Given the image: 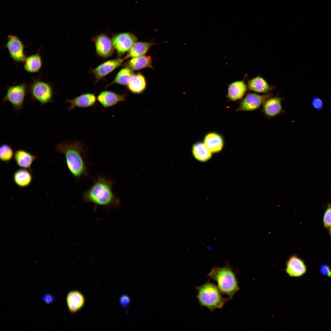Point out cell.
I'll list each match as a JSON object with an SVG mask.
<instances>
[{
  "label": "cell",
  "instance_id": "obj_1",
  "mask_svg": "<svg viewBox=\"0 0 331 331\" xmlns=\"http://www.w3.org/2000/svg\"><path fill=\"white\" fill-rule=\"evenodd\" d=\"M87 150L83 143L77 140L59 143L55 147L57 152L64 155L70 172L77 180L88 176L85 160Z\"/></svg>",
  "mask_w": 331,
  "mask_h": 331
},
{
  "label": "cell",
  "instance_id": "obj_2",
  "mask_svg": "<svg viewBox=\"0 0 331 331\" xmlns=\"http://www.w3.org/2000/svg\"><path fill=\"white\" fill-rule=\"evenodd\" d=\"M114 181L105 177L98 175L94 179L91 186L83 194L84 200L96 206L117 207L120 199L113 192Z\"/></svg>",
  "mask_w": 331,
  "mask_h": 331
},
{
  "label": "cell",
  "instance_id": "obj_3",
  "mask_svg": "<svg viewBox=\"0 0 331 331\" xmlns=\"http://www.w3.org/2000/svg\"><path fill=\"white\" fill-rule=\"evenodd\" d=\"M208 276L217 282L220 292L228 295L230 299L239 289L235 274L228 265L221 268L214 267Z\"/></svg>",
  "mask_w": 331,
  "mask_h": 331
},
{
  "label": "cell",
  "instance_id": "obj_4",
  "mask_svg": "<svg viewBox=\"0 0 331 331\" xmlns=\"http://www.w3.org/2000/svg\"><path fill=\"white\" fill-rule=\"evenodd\" d=\"M196 289L197 297L199 302L211 311L222 308L225 304L226 299L223 298L218 287L214 284L208 282Z\"/></svg>",
  "mask_w": 331,
  "mask_h": 331
},
{
  "label": "cell",
  "instance_id": "obj_5",
  "mask_svg": "<svg viewBox=\"0 0 331 331\" xmlns=\"http://www.w3.org/2000/svg\"><path fill=\"white\" fill-rule=\"evenodd\" d=\"M30 95L34 101H37L43 105L51 102L53 92L49 83L39 80L34 81L29 88Z\"/></svg>",
  "mask_w": 331,
  "mask_h": 331
},
{
  "label": "cell",
  "instance_id": "obj_6",
  "mask_svg": "<svg viewBox=\"0 0 331 331\" xmlns=\"http://www.w3.org/2000/svg\"><path fill=\"white\" fill-rule=\"evenodd\" d=\"M27 90V86L25 84L8 86L6 95L2 99V104L9 102L14 109L20 112L23 107Z\"/></svg>",
  "mask_w": 331,
  "mask_h": 331
},
{
  "label": "cell",
  "instance_id": "obj_7",
  "mask_svg": "<svg viewBox=\"0 0 331 331\" xmlns=\"http://www.w3.org/2000/svg\"><path fill=\"white\" fill-rule=\"evenodd\" d=\"M272 96L271 93L263 94L249 93L240 101L238 110L245 111H255L261 107L266 100Z\"/></svg>",
  "mask_w": 331,
  "mask_h": 331
},
{
  "label": "cell",
  "instance_id": "obj_8",
  "mask_svg": "<svg viewBox=\"0 0 331 331\" xmlns=\"http://www.w3.org/2000/svg\"><path fill=\"white\" fill-rule=\"evenodd\" d=\"M137 40L134 35L129 32L116 34L111 39L113 47L120 56L128 52Z\"/></svg>",
  "mask_w": 331,
  "mask_h": 331
},
{
  "label": "cell",
  "instance_id": "obj_9",
  "mask_svg": "<svg viewBox=\"0 0 331 331\" xmlns=\"http://www.w3.org/2000/svg\"><path fill=\"white\" fill-rule=\"evenodd\" d=\"M6 47L10 57L14 61L16 62H24L27 57L24 51V46L17 36L9 35Z\"/></svg>",
  "mask_w": 331,
  "mask_h": 331
},
{
  "label": "cell",
  "instance_id": "obj_10",
  "mask_svg": "<svg viewBox=\"0 0 331 331\" xmlns=\"http://www.w3.org/2000/svg\"><path fill=\"white\" fill-rule=\"evenodd\" d=\"M125 59L124 57L108 60L93 69L92 72L96 79L95 83L119 67Z\"/></svg>",
  "mask_w": 331,
  "mask_h": 331
},
{
  "label": "cell",
  "instance_id": "obj_11",
  "mask_svg": "<svg viewBox=\"0 0 331 331\" xmlns=\"http://www.w3.org/2000/svg\"><path fill=\"white\" fill-rule=\"evenodd\" d=\"M282 98L278 96L270 97L261 107V111L269 118H272L284 112L282 105Z\"/></svg>",
  "mask_w": 331,
  "mask_h": 331
},
{
  "label": "cell",
  "instance_id": "obj_12",
  "mask_svg": "<svg viewBox=\"0 0 331 331\" xmlns=\"http://www.w3.org/2000/svg\"><path fill=\"white\" fill-rule=\"evenodd\" d=\"M93 40L98 55L103 58H107L113 54L114 48L112 40L106 35L100 34Z\"/></svg>",
  "mask_w": 331,
  "mask_h": 331
},
{
  "label": "cell",
  "instance_id": "obj_13",
  "mask_svg": "<svg viewBox=\"0 0 331 331\" xmlns=\"http://www.w3.org/2000/svg\"><path fill=\"white\" fill-rule=\"evenodd\" d=\"M306 271L307 267L305 263L297 256H291L286 262V272L290 277H301Z\"/></svg>",
  "mask_w": 331,
  "mask_h": 331
},
{
  "label": "cell",
  "instance_id": "obj_14",
  "mask_svg": "<svg viewBox=\"0 0 331 331\" xmlns=\"http://www.w3.org/2000/svg\"><path fill=\"white\" fill-rule=\"evenodd\" d=\"M95 95L92 93L82 94L73 99H66V101L70 104L67 107L68 112L75 108H86L92 107L96 105L97 100Z\"/></svg>",
  "mask_w": 331,
  "mask_h": 331
},
{
  "label": "cell",
  "instance_id": "obj_15",
  "mask_svg": "<svg viewBox=\"0 0 331 331\" xmlns=\"http://www.w3.org/2000/svg\"><path fill=\"white\" fill-rule=\"evenodd\" d=\"M126 96L125 94H120L112 91L105 90L99 93L97 99L103 108H106L120 102L126 101Z\"/></svg>",
  "mask_w": 331,
  "mask_h": 331
},
{
  "label": "cell",
  "instance_id": "obj_16",
  "mask_svg": "<svg viewBox=\"0 0 331 331\" xmlns=\"http://www.w3.org/2000/svg\"><path fill=\"white\" fill-rule=\"evenodd\" d=\"M37 157L29 152L22 149L16 150L14 156V161L19 167L29 170L31 172L32 166Z\"/></svg>",
  "mask_w": 331,
  "mask_h": 331
},
{
  "label": "cell",
  "instance_id": "obj_17",
  "mask_svg": "<svg viewBox=\"0 0 331 331\" xmlns=\"http://www.w3.org/2000/svg\"><path fill=\"white\" fill-rule=\"evenodd\" d=\"M247 87L250 91L264 94L271 93L274 89L264 78L259 76L249 80Z\"/></svg>",
  "mask_w": 331,
  "mask_h": 331
},
{
  "label": "cell",
  "instance_id": "obj_18",
  "mask_svg": "<svg viewBox=\"0 0 331 331\" xmlns=\"http://www.w3.org/2000/svg\"><path fill=\"white\" fill-rule=\"evenodd\" d=\"M85 299L79 291H74L70 292L67 297V304L69 310L72 313L78 311L83 306Z\"/></svg>",
  "mask_w": 331,
  "mask_h": 331
},
{
  "label": "cell",
  "instance_id": "obj_19",
  "mask_svg": "<svg viewBox=\"0 0 331 331\" xmlns=\"http://www.w3.org/2000/svg\"><path fill=\"white\" fill-rule=\"evenodd\" d=\"M31 172L29 170L24 168L17 170L13 176L15 183L21 188H26L29 186L33 179Z\"/></svg>",
  "mask_w": 331,
  "mask_h": 331
},
{
  "label": "cell",
  "instance_id": "obj_20",
  "mask_svg": "<svg viewBox=\"0 0 331 331\" xmlns=\"http://www.w3.org/2000/svg\"><path fill=\"white\" fill-rule=\"evenodd\" d=\"M247 88L246 84L243 81L234 82L229 86L228 97L232 101L240 99L245 94Z\"/></svg>",
  "mask_w": 331,
  "mask_h": 331
},
{
  "label": "cell",
  "instance_id": "obj_21",
  "mask_svg": "<svg viewBox=\"0 0 331 331\" xmlns=\"http://www.w3.org/2000/svg\"><path fill=\"white\" fill-rule=\"evenodd\" d=\"M129 90L134 94H140L145 90L146 82L144 76L141 73L133 74L127 85Z\"/></svg>",
  "mask_w": 331,
  "mask_h": 331
},
{
  "label": "cell",
  "instance_id": "obj_22",
  "mask_svg": "<svg viewBox=\"0 0 331 331\" xmlns=\"http://www.w3.org/2000/svg\"><path fill=\"white\" fill-rule=\"evenodd\" d=\"M150 57L144 55L132 58L127 61L125 66L133 71L149 67L153 69Z\"/></svg>",
  "mask_w": 331,
  "mask_h": 331
},
{
  "label": "cell",
  "instance_id": "obj_23",
  "mask_svg": "<svg viewBox=\"0 0 331 331\" xmlns=\"http://www.w3.org/2000/svg\"><path fill=\"white\" fill-rule=\"evenodd\" d=\"M204 143L212 153L220 151L223 146V139L220 135L215 133H209L205 137Z\"/></svg>",
  "mask_w": 331,
  "mask_h": 331
},
{
  "label": "cell",
  "instance_id": "obj_24",
  "mask_svg": "<svg viewBox=\"0 0 331 331\" xmlns=\"http://www.w3.org/2000/svg\"><path fill=\"white\" fill-rule=\"evenodd\" d=\"M154 44L153 42H137L133 45L128 52L125 58H134L144 55Z\"/></svg>",
  "mask_w": 331,
  "mask_h": 331
},
{
  "label": "cell",
  "instance_id": "obj_25",
  "mask_svg": "<svg viewBox=\"0 0 331 331\" xmlns=\"http://www.w3.org/2000/svg\"><path fill=\"white\" fill-rule=\"evenodd\" d=\"M24 63V69L30 73L39 71L42 65V58L38 53L32 55L27 57Z\"/></svg>",
  "mask_w": 331,
  "mask_h": 331
},
{
  "label": "cell",
  "instance_id": "obj_26",
  "mask_svg": "<svg viewBox=\"0 0 331 331\" xmlns=\"http://www.w3.org/2000/svg\"><path fill=\"white\" fill-rule=\"evenodd\" d=\"M192 153L197 160L202 162H205L210 159L212 153L204 143H197L193 145Z\"/></svg>",
  "mask_w": 331,
  "mask_h": 331
},
{
  "label": "cell",
  "instance_id": "obj_27",
  "mask_svg": "<svg viewBox=\"0 0 331 331\" xmlns=\"http://www.w3.org/2000/svg\"><path fill=\"white\" fill-rule=\"evenodd\" d=\"M133 74V71L129 68H122L118 73L113 80L105 87L115 84L127 86Z\"/></svg>",
  "mask_w": 331,
  "mask_h": 331
},
{
  "label": "cell",
  "instance_id": "obj_28",
  "mask_svg": "<svg viewBox=\"0 0 331 331\" xmlns=\"http://www.w3.org/2000/svg\"><path fill=\"white\" fill-rule=\"evenodd\" d=\"M14 153L12 148L9 144L3 143L0 146V159L3 162L10 161L14 156Z\"/></svg>",
  "mask_w": 331,
  "mask_h": 331
},
{
  "label": "cell",
  "instance_id": "obj_29",
  "mask_svg": "<svg viewBox=\"0 0 331 331\" xmlns=\"http://www.w3.org/2000/svg\"><path fill=\"white\" fill-rule=\"evenodd\" d=\"M323 222L326 228H331V205L329 204L324 215Z\"/></svg>",
  "mask_w": 331,
  "mask_h": 331
},
{
  "label": "cell",
  "instance_id": "obj_30",
  "mask_svg": "<svg viewBox=\"0 0 331 331\" xmlns=\"http://www.w3.org/2000/svg\"><path fill=\"white\" fill-rule=\"evenodd\" d=\"M311 105L315 109L320 111L324 108V103L323 100L319 97H314L311 100Z\"/></svg>",
  "mask_w": 331,
  "mask_h": 331
},
{
  "label": "cell",
  "instance_id": "obj_31",
  "mask_svg": "<svg viewBox=\"0 0 331 331\" xmlns=\"http://www.w3.org/2000/svg\"><path fill=\"white\" fill-rule=\"evenodd\" d=\"M320 271L322 275L331 277V268L329 265L323 264L320 268Z\"/></svg>",
  "mask_w": 331,
  "mask_h": 331
},
{
  "label": "cell",
  "instance_id": "obj_32",
  "mask_svg": "<svg viewBox=\"0 0 331 331\" xmlns=\"http://www.w3.org/2000/svg\"><path fill=\"white\" fill-rule=\"evenodd\" d=\"M120 302L123 306L125 307L129 304L130 300L127 296L124 295L120 297Z\"/></svg>",
  "mask_w": 331,
  "mask_h": 331
},
{
  "label": "cell",
  "instance_id": "obj_33",
  "mask_svg": "<svg viewBox=\"0 0 331 331\" xmlns=\"http://www.w3.org/2000/svg\"><path fill=\"white\" fill-rule=\"evenodd\" d=\"M329 234L331 237V228H329Z\"/></svg>",
  "mask_w": 331,
  "mask_h": 331
}]
</instances>
